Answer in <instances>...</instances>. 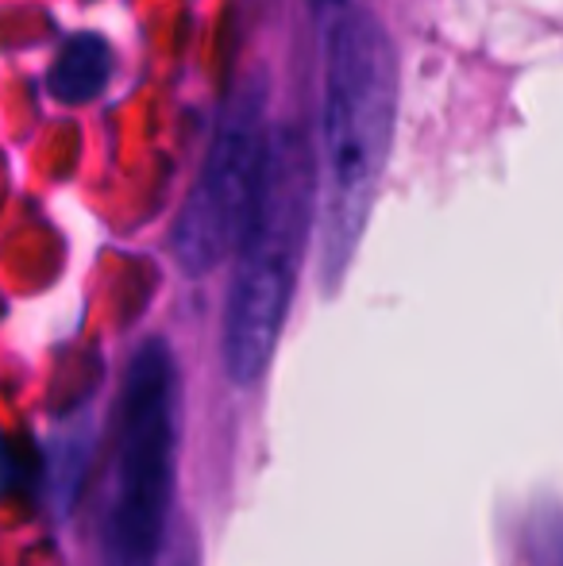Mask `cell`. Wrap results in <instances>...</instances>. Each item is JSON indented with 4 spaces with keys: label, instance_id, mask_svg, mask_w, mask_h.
Returning <instances> with one entry per match:
<instances>
[{
    "label": "cell",
    "instance_id": "obj_1",
    "mask_svg": "<svg viewBox=\"0 0 563 566\" xmlns=\"http://www.w3.org/2000/svg\"><path fill=\"white\" fill-rule=\"evenodd\" d=\"M324 105L316 201H321V270L336 282L367 224L378 178L390 158L398 116V51L367 8H347L324 23Z\"/></svg>",
    "mask_w": 563,
    "mask_h": 566
},
{
    "label": "cell",
    "instance_id": "obj_2",
    "mask_svg": "<svg viewBox=\"0 0 563 566\" xmlns=\"http://www.w3.org/2000/svg\"><path fill=\"white\" fill-rule=\"evenodd\" d=\"M316 205V155L301 127L271 132L263 189L243 231L225 305V370L236 386H256L279 347L305 262Z\"/></svg>",
    "mask_w": 563,
    "mask_h": 566
},
{
    "label": "cell",
    "instance_id": "obj_3",
    "mask_svg": "<svg viewBox=\"0 0 563 566\" xmlns=\"http://www.w3.org/2000/svg\"><path fill=\"white\" fill-rule=\"evenodd\" d=\"M178 366L163 339L132 355L121 394V440L105 544L116 566H143L174 521Z\"/></svg>",
    "mask_w": 563,
    "mask_h": 566
},
{
    "label": "cell",
    "instance_id": "obj_4",
    "mask_svg": "<svg viewBox=\"0 0 563 566\" xmlns=\"http://www.w3.org/2000/svg\"><path fill=\"white\" fill-rule=\"evenodd\" d=\"M267 150V82L256 74L228 93L209 155L174 220L170 251L186 274L205 277L240 251L263 189Z\"/></svg>",
    "mask_w": 563,
    "mask_h": 566
},
{
    "label": "cell",
    "instance_id": "obj_5",
    "mask_svg": "<svg viewBox=\"0 0 563 566\" xmlns=\"http://www.w3.org/2000/svg\"><path fill=\"white\" fill-rule=\"evenodd\" d=\"M113 77V51L101 35H70L46 70V90L62 105H90L105 93Z\"/></svg>",
    "mask_w": 563,
    "mask_h": 566
},
{
    "label": "cell",
    "instance_id": "obj_6",
    "mask_svg": "<svg viewBox=\"0 0 563 566\" xmlns=\"http://www.w3.org/2000/svg\"><path fill=\"white\" fill-rule=\"evenodd\" d=\"M143 566H201V552H197V532L194 524L186 521V516L174 513L170 528H166L163 544L155 547V555H150Z\"/></svg>",
    "mask_w": 563,
    "mask_h": 566
},
{
    "label": "cell",
    "instance_id": "obj_7",
    "mask_svg": "<svg viewBox=\"0 0 563 566\" xmlns=\"http://www.w3.org/2000/svg\"><path fill=\"white\" fill-rule=\"evenodd\" d=\"M309 8H313L324 23H332L336 15H344L347 8H355V0H309Z\"/></svg>",
    "mask_w": 563,
    "mask_h": 566
},
{
    "label": "cell",
    "instance_id": "obj_8",
    "mask_svg": "<svg viewBox=\"0 0 563 566\" xmlns=\"http://www.w3.org/2000/svg\"><path fill=\"white\" fill-rule=\"evenodd\" d=\"M544 566H563V528H552L549 552H544Z\"/></svg>",
    "mask_w": 563,
    "mask_h": 566
}]
</instances>
